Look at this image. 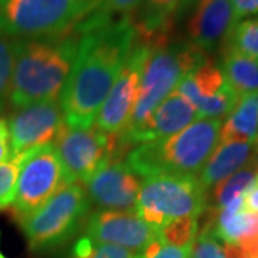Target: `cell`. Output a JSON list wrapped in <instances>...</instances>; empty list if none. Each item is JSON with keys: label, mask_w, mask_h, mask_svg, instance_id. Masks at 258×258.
Here are the masks:
<instances>
[{"label": "cell", "mask_w": 258, "mask_h": 258, "mask_svg": "<svg viewBox=\"0 0 258 258\" xmlns=\"http://www.w3.org/2000/svg\"><path fill=\"white\" fill-rule=\"evenodd\" d=\"M75 30L78 53L59 99L66 126L92 128L135 45V29L131 16L106 18L93 9Z\"/></svg>", "instance_id": "cell-1"}, {"label": "cell", "mask_w": 258, "mask_h": 258, "mask_svg": "<svg viewBox=\"0 0 258 258\" xmlns=\"http://www.w3.org/2000/svg\"><path fill=\"white\" fill-rule=\"evenodd\" d=\"M149 50L151 47L135 40L126 62L95 119L99 131L109 135H122L128 129L138 99L141 76Z\"/></svg>", "instance_id": "cell-10"}, {"label": "cell", "mask_w": 258, "mask_h": 258, "mask_svg": "<svg viewBox=\"0 0 258 258\" xmlns=\"http://www.w3.org/2000/svg\"><path fill=\"white\" fill-rule=\"evenodd\" d=\"M144 0H98L95 10L106 18H113L115 15L129 16L138 9Z\"/></svg>", "instance_id": "cell-27"}, {"label": "cell", "mask_w": 258, "mask_h": 258, "mask_svg": "<svg viewBox=\"0 0 258 258\" xmlns=\"http://www.w3.org/2000/svg\"><path fill=\"white\" fill-rule=\"evenodd\" d=\"M197 119L198 115L192 105L175 91L149 115L139 128L122 134L120 139L128 149L145 142L162 141L181 132Z\"/></svg>", "instance_id": "cell-15"}, {"label": "cell", "mask_w": 258, "mask_h": 258, "mask_svg": "<svg viewBox=\"0 0 258 258\" xmlns=\"http://www.w3.org/2000/svg\"><path fill=\"white\" fill-rule=\"evenodd\" d=\"M220 142H258V91L240 96L221 125Z\"/></svg>", "instance_id": "cell-17"}, {"label": "cell", "mask_w": 258, "mask_h": 258, "mask_svg": "<svg viewBox=\"0 0 258 258\" xmlns=\"http://www.w3.org/2000/svg\"><path fill=\"white\" fill-rule=\"evenodd\" d=\"M0 258H8V257H5V254H3V252L0 251Z\"/></svg>", "instance_id": "cell-30"}, {"label": "cell", "mask_w": 258, "mask_h": 258, "mask_svg": "<svg viewBox=\"0 0 258 258\" xmlns=\"http://www.w3.org/2000/svg\"><path fill=\"white\" fill-rule=\"evenodd\" d=\"M8 122L13 157L49 144H55L64 118L59 101L36 102L15 109Z\"/></svg>", "instance_id": "cell-11"}, {"label": "cell", "mask_w": 258, "mask_h": 258, "mask_svg": "<svg viewBox=\"0 0 258 258\" xmlns=\"http://www.w3.org/2000/svg\"><path fill=\"white\" fill-rule=\"evenodd\" d=\"M91 204L102 211H135L141 178L125 161H111L85 184Z\"/></svg>", "instance_id": "cell-12"}, {"label": "cell", "mask_w": 258, "mask_h": 258, "mask_svg": "<svg viewBox=\"0 0 258 258\" xmlns=\"http://www.w3.org/2000/svg\"><path fill=\"white\" fill-rule=\"evenodd\" d=\"M257 154L258 142H220L200 172L198 181L205 191L212 189L255 161Z\"/></svg>", "instance_id": "cell-16"}, {"label": "cell", "mask_w": 258, "mask_h": 258, "mask_svg": "<svg viewBox=\"0 0 258 258\" xmlns=\"http://www.w3.org/2000/svg\"><path fill=\"white\" fill-rule=\"evenodd\" d=\"M96 5L98 0H0V30L19 40L63 36Z\"/></svg>", "instance_id": "cell-5"}, {"label": "cell", "mask_w": 258, "mask_h": 258, "mask_svg": "<svg viewBox=\"0 0 258 258\" xmlns=\"http://www.w3.org/2000/svg\"><path fill=\"white\" fill-rule=\"evenodd\" d=\"M134 255L135 252L129 249L111 244H99L86 235L76 241L72 249V258H134Z\"/></svg>", "instance_id": "cell-23"}, {"label": "cell", "mask_w": 258, "mask_h": 258, "mask_svg": "<svg viewBox=\"0 0 258 258\" xmlns=\"http://www.w3.org/2000/svg\"><path fill=\"white\" fill-rule=\"evenodd\" d=\"M91 205L85 185L64 184L39 210L19 221V225L33 251L52 249L83 227Z\"/></svg>", "instance_id": "cell-6"}, {"label": "cell", "mask_w": 258, "mask_h": 258, "mask_svg": "<svg viewBox=\"0 0 258 258\" xmlns=\"http://www.w3.org/2000/svg\"><path fill=\"white\" fill-rule=\"evenodd\" d=\"M192 245H186V247L166 245L157 237L142 251L137 252L134 258H191Z\"/></svg>", "instance_id": "cell-25"}, {"label": "cell", "mask_w": 258, "mask_h": 258, "mask_svg": "<svg viewBox=\"0 0 258 258\" xmlns=\"http://www.w3.org/2000/svg\"><path fill=\"white\" fill-rule=\"evenodd\" d=\"M258 176V161H252L251 164L244 166L234 175L228 176L222 182L214 186L212 189V198L215 201V210H224L227 205H230L232 201L245 197L255 184V179Z\"/></svg>", "instance_id": "cell-19"}, {"label": "cell", "mask_w": 258, "mask_h": 258, "mask_svg": "<svg viewBox=\"0 0 258 258\" xmlns=\"http://www.w3.org/2000/svg\"><path fill=\"white\" fill-rule=\"evenodd\" d=\"M220 68L225 81L240 96L258 91L257 60L225 47Z\"/></svg>", "instance_id": "cell-18"}, {"label": "cell", "mask_w": 258, "mask_h": 258, "mask_svg": "<svg viewBox=\"0 0 258 258\" xmlns=\"http://www.w3.org/2000/svg\"><path fill=\"white\" fill-rule=\"evenodd\" d=\"M16 47H18V39L9 36L0 30V109L9 101Z\"/></svg>", "instance_id": "cell-22"}, {"label": "cell", "mask_w": 258, "mask_h": 258, "mask_svg": "<svg viewBox=\"0 0 258 258\" xmlns=\"http://www.w3.org/2000/svg\"><path fill=\"white\" fill-rule=\"evenodd\" d=\"M235 23L258 15V0H231Z\"/></svg>", "instance_id": "cell-28"}, {"label": "cell", "mask_w": 258, "mask_h": 258, "mask_svg": "<svg viewBox=\"0 0 258 258\" xmlns=\"http://www.w3.org/2000/svg\"><path fill=\"white\" fill-rule=\"evenodd\" d=\"M63 168L64 184H86L96 171L128 148L120 135H109L98 128H71L63 125L55 141Z\"/></svg>", "instance_id": "cell-8"}, {"label": "cell", "mask_w": 258, "mask_h": 258, "mask_svg": "<svg viewBox=\"0 0 258 258\" xmlns=\"http://www.w3.org/2000/svg\"><path fill=\"white\" fill-rule=\"evenodd\" d=\"M227 49L258 62V16L234 23L227 36Z\"/></svg>", "instance_id": "cell-20"}, {"label": "cell", "mask_w": 258, "mask_h": 258, "mask_svg": "<svg viewBox=\"0 0 258 258\" xmlns=\"http://www.w3.org/2000/svg\"><path fill=\"white\" fill-rule=\"evenodd\" d=\"M198 218L200 217H184L168 222L158 231V238L166 245L186 247L192 245L198 235Z\"/></svg>", "instance_id": "cell-21"}, {"label": "cell", "mask_w": 258, "mask_h": 258, "mask_svg": "<svg viewBox=\"0 0 258 258\" xmlns=\"http://www.w3.org/2000/svg\"><path fill=\"white\" fill-rule=\"evenodd\" d=\"M222 120L198 118L175 135L145 142L128 152L126 164L139 176H198L220 144Z\"/></svg>", "instance_id": "cell-3"}, {"label": "cell", "mask_w": 258, "mask_h": 258, "mask_svg": "<svg viewBox=\"0 0 258 258\" xmlns=\"http://www.w3.org/2000/svg\"><path fill=\"white\" fill-rule=\"evenodd\" d=\"M63 185V168L55 144L28 151L22 157L16 191L9 207L13 218L19 222L29 217Z\"/></svg>", "instance_id": "cell-9"}, {"label": "cell", "mask_w": 258, "mask_h": 258, "mask_svg": "<svg viewBox=\"0 0 258 258\" xmlns=\"http://www.w3.org/2000/svg\"><path fill=\"white\" fill-rule=\"evenodd\" d=\"M205 208L207 191L198 176L155 175L141 184L135 212L158 232L178 218L200 217Z\"/></svg>", "instance_id": "cell-7"}, {"label": "cell", "mask_w": 258, "mask_h": 258, "mask_svg": "<svg viewBox=\"0 0 258 258\" xmlns=\"http://www.w3.org/2000/svg\"><path fill=\"white\" fill-rule=\"evenodd\" d=\"M23 155H16L9 161L0 164V211L8 210L16 191L19 169Z\"/></svg>", "instance_id": "cell-24"}, {"label": "cell", "mask_w": 258, "mask_h": 258, "mask_svg": "<svg viewBox=\"0 0 258 258\" xmlns=\"http://www.w3.org/2000/svg\"><path fill=\"white\" fill-rule=\"evenodd\" d=\"M186 10L188 42L205 53L221 45L235 23L231 0H194Z\"/></svg>", "instance_id": "cell-14"}, {"label": "cell", "mask_w": 258, "mask_h": 258, "mask_svg": "<svg viewBox=\"0 0 258 258\" xmlns=\"http://www.w3.org/2000/svg\"><path fill=\"white\" fill-rule=\"evenodd\" d=\"M191 258H227L221 242L217 240L207 227L194 241Z\"/></svg>", "instance_id": "cell-26"}, {"label": "cell", "mask_w": 258, "mask_h": 258, "mask_svg": "<svg viewBox=\"0 0 258 258\" xmlns=\"http://www.w3.org/2000/svg\"><path fill=\"white\" fill-rule=\"evenodd\" d=\"M205 62H208L207 53L189 42L171 40L151 47L141 76L137 105L125 132L139 128L171 93L175 92L185 75Z\"/></svg>", "instance_id": "cell-4"}, {"label": "cell", "mask_w": 258, "mask_h": 258, "mask_svg": "<svg viewBox=\"0 0 258 258\" xmlns=\"http://www.w3.org/2000/svg\"><path fill=\"white\" fill-rule=\"evenodd\" d=\"M85 231L86 237L95 242L122 247L135 254L158 237L157 231L142 221L135 211L101 210L88 218Z\"/></svg>", "instance_id": "cell-13"}, {"label": "cell", "mask_w": 258, "mask_h": 258, "mask_svg": "<svg viewBox=\"0 0 258 258\" xmlns=\"http://www.w3.org/2000/svg\"><path fill=\"white\" fill-rule=\"evenodd\" d=\"M13 158L12 145H10V134L6 119L0 118V164Z\"/></svg>", "instance_id": "cell-29"}, {"label": "cell", "mask_w": 258, "mask_h": 258, "mask_svg": "<svg viewBox=\"0 0 258 258\" xmlns=\"http://www.w3.org/2000/svg\"><path fill=\"white\" fill-rule=\"evenodd\" d=\"M79 33L72 30L50 39L19 40L10 82L9 103L23 108L59 101L78 53Z\"/></svg>", "instance_id": "cell-2"}]
</instances>
